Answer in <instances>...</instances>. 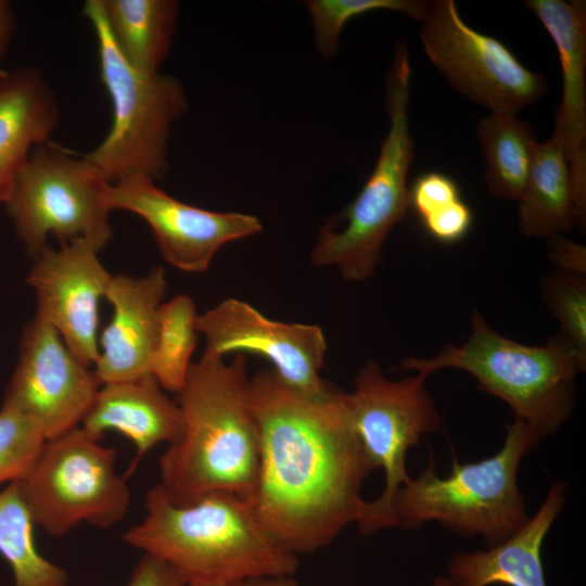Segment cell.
<instances>
[{
    "mask_svg": "<svg viewBox=\"0 0 586 586\" xmlns=\"http://www.w3.org/2000/svg\"><path fill=\"white\" fill-rule=\"evenodd\" d=\"M259 463L249 499L262 526L286 551L309 555L357 523L365 480L374 471L353 426L345 392L302 393L273 371L250 381Z\"/></svg>",
    "mask_w": 586,
    "mask_h": 586,
    "instance_id": "6da1fadb",
    "label": "cell"
},
{
    "mask_svg": "<svg viewBox=\"0 0 586 586\" xmlns=\"http://www.w3.org/2000/svg\"><path fill=\"white\" fill-rule=\"evenodd\" d=\"M246 369L244 354H235L229 362L203 354L191 364L175 399L182 431L158 461V485L171 502L190 505L220 492L251 498L259 433Z\"/></svg>",
    "mask_w": 586,
    "mask_h": 586,
    "instance_id": "7a4b0ae2",
    "label": "cell"
},
{
    "mask_svg": "<svg viewBox=\"0 0 586 586\" xmlns=\"http://www.w3.org/2000/svg\"><path fill=\"white\" fill-rule=\"evenodd\" d=\"M144 507V518L123 540L169 564L187 585L293 575L298 569V557L272 539L250 501L238 495L213 493L179 506L156 483Z\"/></svg>",
    "mask_w": 586,
    "mask_h": 586,
    "instance_id": "3957f363",
    "label": "cell"
},
{
    "mask_svg": "<svg viewBox=\"0 0 586 586\" xmlns=\"http://www.w3.org/2000/svg\"><path fill=\"white\" fill-rule=\"evenodd\" d=\"M472 332L460 346L446 345L430 358L410 357L398 369L429 377L445 368L470 373L484 392L500 398L542 441L570 418L575 379L586 355L561 332L542 346L509 340L474 310Z\"/></svg>",
    "mask_w": 586,
    "mask_h": 586,
    "instance_id": "277c9868",
    "label": "cell"
},
{
    "mask_svg": "<svg viewBox=\"0 0 586 586\" xmlns=\"http://www.w3.org/2000/svg\"><path fill=\"white\" fill-rule=\"evenodd\" d=\"M539 442L522 420L514 418L496 454L466 463L454 456L451 471L443 477L430 451L422 472L410 476L395 495L397 526L418 530L438 522L458 535L482 537L486 548L501 544L528 519L518 471L524 456Z\"/></svg>",
    "mask_w": 586,
    "mask_h": 586,
    "instance_id": "5b68a950",
    "label": "cell"
},
{
    "mask_svg": "<svg viewBox=\"0 0 586 586\" xmlns=\"http://www.w3.org/2000/svg\"><path fill=\"white\" fill-rule=\"evenodd\" d=\"M410 78L408 47L399 41L386 79L390 127L377 163L355 200L334 221L344 220V228H321L310 254L314 266L335 267L347 281L362 282L373 275L385 239L408 214L407 176L415 160L408 118Z\"/></svg>",
    "mask_w": 586,
    "mask_h": 586,
    "instance_id": "8992f818",
    "label": "cell"
},
{
    "mask_svg": "<svg viewBox=\"0 0 586 586\" xmlns=\"http://www.w3.org/2000/svg\"><path fill=\"white\" fill-rule=\"evenodd\" d=\"M82 13L97 36L100 77L113 105L109 133L84 156L110 183L136 176L161 178L168 169L171 126L188 107L182 86L173 76L144 74L124 60L111 39L99 0H88Z\"/></svg>",
    "mask_w": 586,
    "mask_h": 586,
    "instance_id": "52a82bcc",
    "label": "cell"
},
{
    "mask_svg": "<svg viewBox=\"0 0 586 586\" xmlns=\"http://www.w3.org/2000/svg\"><path fill=\"white\" fill-rule=\"evenodd\" d=\"M116 450L80 426L46 440L16 483L34 524L59 538L81 522L119 523L130 507L127 477L115 470Z\"/></svg>",
    "mask_w": 586,
    "mask_h": 586,
    "instance_id": "ba28073f",
    "label": "cell"
},
{
    "mask_svg": "<svg viewBox=\"0 0 586 586\" xmlns=\"http://www.w3.org/2000/svg\"><path fill=\"white\" fill-rule=\"evenodd\" d=\"M110 182L84 156L51 142L37 145L15 174L4 201L20 239L34 258L49 235L77 239L99 251L111 240Z\"/></svg>",
    "mask_w": 586,
    "mask_h": 586,
    "instance_id": "9c48e42d",
    "label": "cell"
},
{
    "mask_svg": "<svg viewBox=\"0 0 586 586\" xmlns=\"http://www.w3.org/2000/svg\"><path fill=\"white\" fill-rule=\"evenodd\" d=\"M426 378L416 373L390 380L369 360L356 375L354 390L345 392V405L362 448L373 469H381L385 477L381 494L366 500L356 523L365 536L397 526L393 504L398 488L410 477L407 453L441 428Z\"/></svg>",
    "mask_w": 586,
    "mask_h": 586,
    "instance_id": "30bf717a",
    "label": "cell"
},
{
    "mask_svg": "<svg viewBox=\"0 0 586 586\" xmlns=\"http://www.w3.org/2000/svg\"><path fill=\"white\" fill-rule=\"evenodd\" d=\"M420 23L432 64L455 90L492 113L515 115L547 92L545 75L526 68L496 38L468 26L454 0L428 1Z\"/></svg>",
    "mask_w": 586,
    "mask_h": 586,
    "instance_id": "8fae6325",
    "label": "cell"
},
{
    "mask_svg": "<svg viewBox=\"0 0 586 586\" xmlns=\"http://www.w3.org/2000/svg\"><path fill=\"white\" fill-rule=\"evenodd\" d=\"M89 367L35 316L24 330L2 407L33 421L46 440L79 428L101 386Z\"/></svg>",
    "mask_w": 586,
    "mask_h": 586,
    "instance_id": "7c38bea8",
    "label": "cell"
},
{
    "mask_svg": "<svg viewBox=\"0 0 586 586\" xmlns=\"http://www.w3.org/2000/svg\"><path fill=\"white\" fill-rule=\"evenodd\" d=\"M196 330L205 337L204 355H259L284 383L308 395H321L330 385L320 374L328 345L319 326L272 320L230 297L198 315Z\"/></svg>",
    "mask_w": 586,
    "mask_h": 586,
    "instance_id": "4fadbf2b",
    "label": "cell"
},
{
    "mask_svg": "<svg viewBox=\"0 0 586 586\" xmlns=\"http://www.w3.org/2000/svg\"><path fill=\"white\" fill-rule=\"evenodd\" d=\"M105 201L111 212L120 209L141 217L150 226L163 258L186 272L207 270L225 244L263 230L254 215L192 206L143 176L109 183Z\"/></svg>",
    "mask_w": 586,
    "mask_h": 586,
    "instance_id": "5bb4252c",
    "label": "cell"
},
{
    "mask_svg": "<svg viewBox=\"0 0 586 586\" xmlns=\"http://www.w3.org/2000/svg\"><path fill=\"white\" fill-rule=\"evenodd\" d=\"M99 250L77 239L47 246L34 257L27 282L37 300L36 317L53 327L71 353L85 365L99 356V305L112 275Z\"/></svg>",
    "mask_w": 586,
    "mask_h": 586,
    "instance_id": "9a60e30c",
    "label": "cell"
},
{
    "mask_svg": "<svg viewBox=\"0 0 586 586\" xmlns=\"http://www.w3.org/2000/svg\"><path fill=\"white\" fill-rule=\"evenodd\" d=\"M167 289L165 269L145 276L112 275L104 298L113 316L99 340L93 371L101 385L150 374L158 332V308Z\"/></svg>",
    "mask_w": 586,
    "mask_h": 586,
    "instance_id": "2e32d148",
    "label": "cell"
},
{
    "mask_svg": "<svg viewBox=\"0 0 586 586\" xmlns=\"http://www.w3.org/2000/svg\"><path fill=\"white\" fill-rule=\"evenodd\" d=\"M557 48L562 69V100L555 131L569 163L576 203L586 212V4L581 0L524 2Z\"/></svg>",
    "mask_w": 586,
    "mask_h": 586,
    "instance_id": "e0dca14e",
    "label": "cell"
},
{
    "mask_svg": "<svg viewBox=\"0 0 586 586\" xmlns=\"http://www.w3.org/2000/svg\"><path fill=\"white\" fill-rule=\"evenodd\" d=\"M80 428L95 440L102 441L113 430L131 441L136 455L125 474L128 477L153 447L179 437L182 416L176 400L148 374L101 385Z\"/></svg>",
    "mask_w": 586,
    "mask_h": 586,
    "instance_id": "ac0fdd59",
    "label": "cell"
},
{
    "mask_svg": "<svg viewBox=\"0 0 586 586\" xmlns=\"http://www.w3.org/2000/svg\"><path fill=\"white\" fill-rule=\"evenodd\" d=\"M566 502V483L555 480L538 509L512 536L485 550L453 555L447 578L454 586H547L542 548Z\"/></svg>",
    "mask_w": 586,
    "mask_h": 586,
    "instance_id": "d6986e66",
    "label": "cell"
},
{
    "mask_svg": "<svg viewBox=\"0 0 586 586\" xmlns=\"http://www.w3.org/2000/svg\"><path fill=\"white\" fill-rule=\"evenodd\" d=\"M55 93L34 67L0 71V188L9 189L30 152L59 123Z\"/></svg>",
    "mask_w": 586,
    "mask_h": 586,
    "instance_id": "ffe728a7",
    "label": "cell"
},
{
    "mask_svg": "<svg viewBox=\"0 0 586 586\" xmlns=\"http://www.w3.org/2000/svg\"><path fill=\"white\" fill-rule=\"evenodd\" d=\"M584 224L559 138L537 142L519 199V229L527 237H553Z\"/></svg>",
    "mask_w": 586,
    "mask_h": 586,
    "instance_id": "44dd1931",
    "label": "cell"
},
{
    "mask_svg": "<svg viewBox=\"0 0 586 586\" xmlns=\"http://www.w3.org/2000/svg\"><path fill=\"white\" fill-rule=\"evenodd\" d=\"M109 34L135 69L158 74L176 33L179 3L174 0H99Z\"/></svg>",
    "mask_w": 586,
    "mask_h": 586,
    "instance_id": "7402d4cb",
    "label": "cell"
},
{
    "mask_svg": "<svg viewBox=\"0 0 586 586\" xmlns=\"http://www.w3.org/2000/svg\"><path fill=\"white\" fill-rule=\"evenodd\" d=\"M476 137L485 157V181L492 195L519 200L537 143L532 126L515 115L491 113L479 122Z\"/></svg>",
    "mask_w": 586,
    "mask_h": 586,
    "instance_id": "603a6c76",
    "label": "cell"
},
{
    "mask_svg": "<svg viewBox=\"0 0 586 586\" xmlns=\"http://www.w3.org/2000/svg\"><path fill=\"white\" fill-rule=\"evenodd\" d=\"M33 525L16 483H9L0 492V555L12 570L14 586H68L67 572L37 550Z\"/></svg>",
    "mask_w": 586,
    "mask_h": 586,
    "instance_id": "cb8c5ba5",
    "label": "cell"
},
{
    "mask_svg": "<svg viewBox=\"0 0 586 586\" xmlns=\"http://www.w3.org/2000/svg\"><path fill=\"white\" fill-rule=\"evenodd\" d=\"M196 309L188 294H178L158 308V332L151 358L150 374L166 391L182 387L196 347Z\"/></svg>",
    "mask_w": 586,
    "mask_h": 586,
    "instance_id": "d4e9b609",
    "label": "cell"
},
{
    "mask_svg": "<svg viewBox=\"0 0 586 586\" xmlns=\"http://www.w3.org/2000/svg\"><path fill=\"white\" fill-rule=\"evenodd\" d=\"M305 3L311 16L317 48L324 58L336 53L340 34L353 17L390 10L421 22L428 5V1L421 0H310Z\"/></svg>",
    "mask_w": 586,
    "mask_h": 586,
    "instance_id": "484cf974",
    "label": "cell"
},
{
    "mask_svg": "<svg viewBox=\"0 0 586 586\" xmlns=\"http://www.w3.org/2000/svg\"><path fill=\"white\" fill-rule=\"evenodd\" d=\"M543 295L561 333L586 355V284L581 276L556 272L545 278Z\"/></svg>",
    "mask_w": 586,
    "mask_h": 586,
    "instance_id": "4316f807",
    "label": "cell"
},
{
    "mask_svg": "<svg viewBox=\"0 0 586 586\" xmlns=\"http://www.w3.org/2000/svg\"><path fill=\"white\" fill-rule=\"evenodd\" d=\"M46 438L38 426L20 413L0 409V484L21 479Z\"/></svg>",
    "mask_w": 586,
    "mask_h": 586,
    "instance_id": "83f0119b",
    "label": "cell"
},
{
    "mask_svg": "<svg viewBox=\"0 0 586 586\" xmlns=\"http://www.w3.org/2000/svg\"><path fill=\"white\" fill-rule=\"evenodd\" d=\"M460 199L456 182L437 171L422 174L409 187V208L418 215L420 220Z\"/></svg>",
    "mask_w": 586,
    "mask_h": 586,
    "instance_id": "f1b7e54d",
    "label": "cell"
},
{
    "mask_svg": "<svg viewBox=\"0 0 586 586\" xmlns=\"http://www.w3.org/2000/svg\"><path fill=\"white\" fill-rule=\"evenodd\" d=\"M473 214L462 199L451 203L441 212L421 220L425 231L442 243H456L471 229Z\"/></svg>",
    "mask_w": 586,
    "mask_h": 586,
    "instance_id": "f546056e",
    "label": "cell"
},
{
    "mask_svg": "<svg viewBox=\"0 0 586 586\" xmlns=\"http://www.w3.org/2000/svg\"><path fill=\"white\" fill-rule=\"evenodd\" d=\"M127 586H187V584L169 564L143 553L135 565Z\"/></svg>",
    "mask_w": 586,
    "mask_h": 586,
    "instance_id": "4dcf8cb0",
    "label": "cell"
},
{
    "mask_svg": "<svg viewBox=\"0 0 586 586\" xmlns=\"http://www.w3.org/2000/svg\"><path fill=\"white\" fill-rule=\"evenodd\" d=\"M550 258L563 272L582 276L586 269L585 246L561 234L551 237Z\"/></svg>",
    "mask_w": 586,
    "mask_h": 586,
    "instance_id": "1f68e13d",
    "label": "cell"
},
{
    "mask_svg": "<svg viewBox=\"0 0 586 586\" xmlns=\"http://www.w3.org/2000/svg\"><path fill=\"white\" fill-rule=\"evenodd\" d=\"M15 30V16L11 4L0 0V61L12 40Z\"/></svg>",
    "mask_w": 586,
    "mask_h": 586,
    "instance_id": "d6a6232c",
    "label": "cell"
},
{
    "mask_svg": "<svg viewBox=\"0 0 586 586\" xmlns=\"http://www.w3.org/2000/svg\"><path fill=\"white\" fill-rule=\"evenodd\" d=\"M231 586H300V584L293 575H272L245 578Z\"/></svg>",
    "mask_w": 586,
    "mask_h": 586,
    "instance_id": "836d02e7",
    "label": "cell"
},
{
    "mask_svg": "<svg viewBox=\"0 0 586 586\" xmlns=\"http://www.w3.org/2000/svg\"><path fill=\"white\" fill-rule=\"evenodd\" d=\"M431 586H454L451 584V582L447 578V576H436L433 581H432V585Z\"/></svg>",
    "mask_w": 586,
    "mask_h": 586,
    "instance_id": "e575fe53",
    "label": "cell"
},
{
    "mask_svg": "<svg viewBox=\"0 0 586 586\" xmlns=\"http://www.w3.org/2000/svg\"><path fill=\"white\" fill-rule=\"evenodd\" d=\"M9 189H1L0 188V203H4L7 195H8Z\"/></svg>",
    "mask_w": 586,
    "mask_h": 586,
    "instance_id": "d590c367",
    "label": "cell"
},
{
    "mask_svg": "<svg viewBox=\"0 0 586 586\" xmlns=\"http://www.w3.org/2000/svg\"><path fill=\"white\" fill-rule=\"evenodd\" d=\"M187 586H231V584H198V585H187Z\"/></svg>",
    "mask_w": 586,
    "mask_h": 586,
    "instance_id": "8d00e7d4",
    "label": "cell"
}]
</instances>
